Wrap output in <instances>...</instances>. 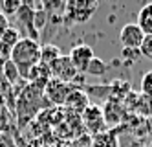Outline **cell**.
I'll use <instances>...</instances> for the list:
<instances>
[{"mask_svg":"<svg viewBox=\"0 0 152 147\" xmlns=\"http://www.w3.org/2000/svg\"><path fill=\"white\" fill-rule=\"evenodd\" d=\"M99 7L97 2H88V0H70L66 2V11H64V24H81L86 22L94 11Z\"/></svg>","mask_w":152,"mask_h":147,"instance_id":"3","label":"cell"},{"mask_svg":"<svg viewBox=\"0 0 152 147\" xmlns=\"http://www.w3.org/2000/svg\"><path fill=\"white\" fill-rule=\"evenodd\" d=\"M20 39H22V37H20L18 30H17V28H11V26H9V28L2 33V35H0V42L6 44L9 50H13V46H15V44H17Z\"/></svg>","mask_w":152,"mask_h":147,"instance_id":"16","label":"cell"},{"mask_svg":"<svg viewBox=\"0 0 152 147\" xmlns=\"http://www.w3.org/2000/svg\"><path fill=\"white\" fill-rule=\"evenodd\" d=\"M141 96L152 98V70L145 72L141 77Z\"/></svg>","mask_w":152,"mask_h":147,"instance_id":"20","label":"cell"},{"mask_svg":"<svg viewBox=\"0 0 152 147\" xmlns=\"http://www.w3.org/2000/svg\"><path fill=\"white\" fill-rule=\"evenodd\" d=\"M137 147H145V145H137Z\"/></svg>","mask_w":152,"mask_h":147,"instance_id":"27","label":"cell"},{"mask_svg":"<svg viewBox=\"0 0 152 147\" xmlns=\"http://www.w3.org/2000/svg\"><path fill=\"white\" fill-rule=\"evenodd\" d=\"M139 52H141V57L152 61V35H145L143 42L139 46Z\"/></svg>","mask_w":152,"mask_h":147,"instance_id":"21","label":"cell"},{"mask_svg":"<svg viewBox=\"0 0 152 147\" xmlns=\"http://www.w3.org/2000/svg\"><path fill=\"white\" fill-rule=\"evenodd\" d=\"M7 28H9V20H7V17L0 13V35H2V33H4Z\"/></svg>","mask_w":152,"mask_h":147,"instance_id":"24","label":"cell"},{"mask_svg":"<svg viewBox=\"0 0 152 147\" xmlns=\"http://www.w3.org/2000/svg\"><path fill=\"white\" fill-rule=\"evenodd\" d=\"M92 147H119L117 142V132L108 131V132H99L92 140Z\"/></svg>","mask_w":152,"mask_h":147,"instance_id":"14","label":"cell"},{"mask_svg":"<svg viewBox=\"0 0 152 147\" xmlns=\"http://www.w3.org/2000/svg\"><path fill=\"white\" fill-rule=\"evenodd\" d=\"M145 39V33L141 31V28L136 24V22H130V24H125L119 31V41H121L123 48H134L139 50L141 42Z\"/></svg>","mask_w":152,"mask_h":147,"instance_id":"8","label":"cell"},{"mask_svg":"<svg viewBox=\"0 0 152 147\" xmlns=\"http://www.w3.org/2000/svg\"><path fill=\"white\" fill-rule=\"evenodd\" d=\"M81 118H83L84 127L88 129V131L94 134V136H95V134H99V132H101V129L106 125V123H104L103 109H101L99 105H88V107L83 110Z\"/></svg>","mask_w":152,"mask_h":147,"instance_id":"7","label":"cell"},{"mask_svg":"<svg viewBox=\"0 0 152 147\" xmlns=\"http://www.w3.org/2000/svg\"><path fill=\"white\" fill-rule=\"evenodd\" d=\"M145 129H147V134L152 138V116L147 118V121H145Z\"/></svg>","mask_w":152,"mask_h":147,"instance_id":"25","label":"cell"},{"mask_svg":"<svg viewBox=\"0 0 152 147\" xmlns=\"http://www.w3.org/2000/svg\"><path fill=\"white\" fill-rule=\"evenodd\" d=\"M50 79H51L50 66H46V64L39 63V64H35L33 68H31V70L28 72L26 83H29V85H35V86H39V88H42V90H44V86L50 83Z\"/></svg>","mask_w":152,"mask_h":147,"instance_id":"10","label":"cell"},{"mask_svg":"<svg viewBox=\"0 0 152 147\" xmlns=\"http://www.w3.org/2000/svg\"><path fill=\"white\" fill-rule=\"evenodd\" d=\"M9 61L18 68L20 77L26 81L28 72L33 68L35 64L40 63V44L37 41H31V39H20L13 46Z\"/></svg>","mask_w":152,"mask_h":147,"instance_id":"2","label":"cell"},{"mask_svg":"<svg viewBox=\"0 0 152 147\" xmlns=\"http://www.w3.org/2000/svg\"><path fill=\"white\" fill-rule=\"evenodd\" d=\"M68 57H70L72 64L75 66V70L79 74H86V68H88L90 61L95 57V55H94V50L88 46V44H79V46L72 48Z\"/></svg>","mask_w":152,"mask_h":147,"instance_id":"9","label":"cell"},{"mask_svg":"<svg viewBox=\"0 0 152 147\" xmlns=\"http://www.w3.org/2000/svg\"><path fill=\"white\" fill-rule=\"evenodd\" d=\"M64 105H66L68 109H72L75 114H83V110L90 105V101H88V96H86L84 90L73 86L70 96L66 98V103H64Z\"/></svg>","mask_w":152,"mask_h":147,"instance_id":"12","label":"cell"},{"mask_svg":"<svg viewBox=\"0 0 152 147\" xmlns=\"http://www.w3.org/2000/svg\"><path fill=\"white\" fill-rule=\"evenodd\" d=\"M2 75H4V79L9 83V85H15L18 79H22L20 77V74H18V68L11 63V61H6V64H4V68H2Z\"/></svg>","mask_w":152,"mask_h":147,"instance_id":"17","label":"cell"},{"mask_svg":"<svg viewBox=\"0 0 152 147\" xmlns=\"http://www.w3.org/2000/svg\"><path fill=\"white\" fill-rule=\"evenodd\" d=\"M50 72H51L53 79H59V81L68 83V85L79 77V72L75 70V66L72 64L68 55H61L57 61H53L50 64Z\"/></svg>","mask_w":152,"mask_h":147,"instance_id":"5","label":"cell"},{"mask_svg":"<svg viewBox=\"0 0 152 147\" xmlns=\"http://www.w3.org/2000/svg\"><path fill=\"white\" fill-rule=\"evenodd\" d=\"M148 147H152V140H150V145H148Z\"/></svg>","mask_w":152,"mask_h":147,"instance_id":"26","label":"cell"},{"mask_svg":"<svg viewBox=\"0 0 152 147\" xmlns=\"http://www.w3.org/2000/svg\"><path fill=\"white\" fill-rule=\"evenodd\" d=\"M108 70V66L101 61V59H97L94 57L88 64V68H86V74H90V75H104V72Z\"/></svg>","mask_w":152,"mask_h":147,"instance_id":"18","label":"cell"},{"mask_svg":"<svg viewBox=\"0 0 152 147\" xmlns=\"http://www.w3.org/2000/svg\"><path fill=\"white\" fill-rule=\"evenodd\" d=\"M48 103L50 101L46 99L42 88H39L35 85H29V83H24V86L20 88L17 101H15V114H17L18 129L26 127L35 116H39L44 110V107H48Z\"/></svg>","mask_w":152,"mask_h":147,"instance_id":"1","label":"cell"},{"mask_svg":"<svg viewBox=\"0 0 152 147\" xmlns=\"http://www.w3.org/2000/svg\"><path fill=\"white\" fill-rule=\"evenodd\" d=\"M121 57H123L126 63H136V61L141 57V52H139V50H134V48H123Z\"/></svg>","mask_w":152,"mask_h":147,"instance_id":"22","label":"cell"},{"mask_svg":"<svg viewBox=\"0 0 152 147\" xmlns=\"http://www.w3.org/2000/svg\"><path fill=\"white\" fill-rule=\"evenodd\" d=\"M61 50L55 46V44H42L40 46V63L42 64H46V66H50L53 61H57L59 57H61Z\"/></svg>","mask_w":152,"mask_h":147,"instance_id":"15","label":"cell"},{"mask_svg":"<svg viewBox=\"0 0 152 147\" xmlns=\"http://www.w3.org/2000/svg\"><path fill=\"white\" fill-rule=\"evenodd\" d=\"M103 114H104V123L114 125V123H119V121L125 120L126 110H125V105L121 103V101L108 99L106 105H104V109H103Z\"/></svg>","mask_w":152,"mask_h":147,"instance_id":"11","label":"cell"},{"mask_svg":"<svg viewBox=\"0 0 152 147\" xmlns=\"http://www.w3.org/2000/svg\"><path fill=\"white\" fill-rule=\"evenodd\" d=\"M136 24L141 28L145 35H152V2L145 4L137 13V22Z\"/></svg>","mask_w":152,"mask_h":147,"instance_id":"13","label":"cell"},{"mask_svg":"<svg viewBox=\"0 0 152 147\" xmlns=\"http://www.w3.org/2000/svg\"><path fill=\"white\" fill-rule=\"evenodd\" d=\"M72 88H73V85L62 83V81H59V79H53L51 77L50 83L44 86V96H46V99L50 101L53 107L64 105V103H66V98L72 92Z\"/></svg>","mask_w":152,"mask_h":147,"instance_id":"6","label":"cell"},{"mask_svg":"<svg viewBox=\"0 0 152 147\" xmlns=\"http://www.w3.org/2000/svg\"><path fill=\"white\" fill-rule=\"evenodd\" d=\"M15 18H17V30L20 37L39 42V31L35 30V7L28 2H22V6L15 13Z\"/></svg>","mask_w":152,"mask_h":147,"instance_id":"4","label":"cell"},{"mask_svg":"<svg viewBox=\"0 0 152 147\" xmlns=\"http://www.w3.org/2000/svg\"><path fill=\"white\" fill-rule=\"evenodd\" d=\"M20 6H22V2H18V0H2V2H0V13L6 15V17L15 15Z\"/></svg>","mask_w":152,"mask_h":147,"instance_id":"19","label":"cell"},{"mask_svg":"<svg viewBox=\"0 0 152 147\" xmlns=\"http://www.w3.org/2000/svg\"><path fill=\"white\" fill-rule=\"evenodd\" d=\"M0 147H17V143L7 132H0Z\"/></svg>","mask_w":152,"mask_h":147,"instance_id":"23","label":"cell"}]
</instances>
